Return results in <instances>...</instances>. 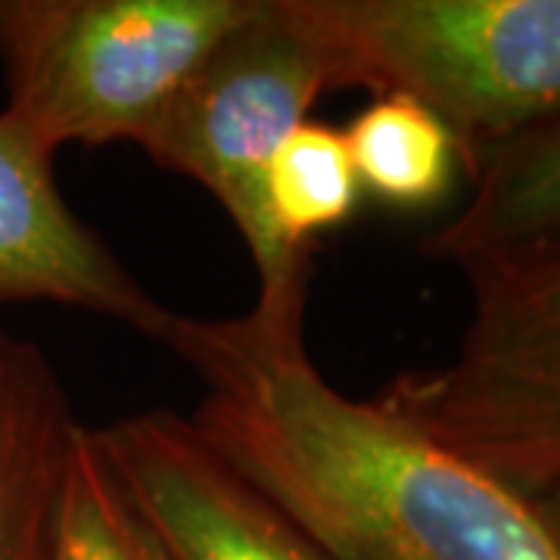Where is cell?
<instances>
[{
    "label": "cell",
    "mask_w": 560,
    "mask_h": 560,
    "mask_svg": "<svg viewBox=\"0 0 560 560\" xmlns=\"http://www.w3.org/2000/svg\"><path fill=\"white\" fill-rule=\"evenodd\" d=\"M97 436L178 560H334L175 411L128 415Z\"/></svg>",
    "instance_id": "6"
},
{
    "label": "cell",
    "mask_w": 560,
    "mask_h": 560,
    "mask_svg": "<svg viewBox=\"0 0 560 560\" xmlns=\"http://www.w3.org/2000/svg\"><path fill=\"white\" fill-rule=\"evenodd\" d=\"M361 194L399 212L440 206L458 178L452 131L405 94H377L342 131Z\"/></svg>",
    "instance_id": "10"
},
{
    "label": "cell",
    "mask_w": 560,
    "mask_h": 560,
    "mask_svg": "<svg viewBox=\"0 0 560 560\" xmlns=\"http://www.w3.org/2000/svg\"><path fill=\"white\" fill-rule=\"evenodd\" d=\"M256 0H0V109L47 153L138 143Z\"/></svg>",
    "instance_id": "4"
},
{
    "label": "cell",
    "mask_w": 560,
    "mask_h": 560,
    "mask_svg": "<svg viewBox=\"0 0 560 560\" xmlns=\"http://www.w3.org/2000/svg\"><path fill=\"white\" fill-rule=\"evenodd\" d=\"M47 153L0 113V305L57 302L162 342L172 308L153 300L75 215Z\"/></svg>",
    "instance_id": "7"
},
{
    "label": "cell",
    "mask_w": 560,
    "mask_h": 560,
    "mask_svg": "<svg viewBox=\"0 0 560 560\" xmlns=\"http://www.w3.org/2000/svg\"><path fill=\"white\" fill-rule=\"evenodd\" d=\"M533 504H536L541 521H545V526L551 529V536H555L560 545V486L558 489H551L548 495H541L539 501H533Z\"/></svg>",
    "instance_id": "13"
},
{
    "label": "cell",
    "mask_w": 560,
    "mask_h": 560,
    "mask_svg": "<svg viewBox=\"0 0 560 560\" xmlns=\"http://www.w3.org/2000/svg\"><path fill=\"white\" fill-rule=\"evenodd\" d=\"M359 200V175L340 128L302 121L268 172V209L283 243L312 253V237L352 219Z\"/></svg>",
    "instance_id": "12"
},
{
    "label": "cell",
    "mask_w": 560,
    "mask_h": 560,
    "mask_svg": "<svg viewBox=\"0 0 560 560\" xmlns=\"http://www.w3.org/2000/svg\"><path fill=\"white\" fill-rule=\"evenodd\" d=\"M458 352L371 401L523 499L560 486V253L467 268Z\"/></svg>",
    "instance_id": "5"
},
{
    "label": "cell",
    "mask_w": 560,
    "mask_h": 560,
    "mask_svg": "<svg viewBox=\"0 0 560 560\" xmlns=\"http://www.w3.org/2000/svg\"><path fill=\"white\" fill-rule=\"evenodd\" d=\"M162 346L202 383L194 430L334 560H560L533 501L342 396L305 337L175 312Z\"/></svg>",
    "instance_id": "1"
},
{
    "label": "cell",
    "mask_w": 560,
    "mask_h": 560,
    "mask_svg": "<svg viewBox=\"0 0 560 560\" xmlns=\"http://www.w3.org/2000/svg\"><path fill=\"white\" fill-rule=\"evenodd\" d=\"M47 560H178L91 427H81L69 452Z\"/></svg>",
    "instance_id": "11"
},
{
    "label": "cell",
    "mask_w": 560,
    "mask_h": 560,
    "mask_svg": "<svg viewBox=\"0 0 560 560\" xmlns=\"http://www.w3.org/2000/svg\"><path fill=\"white\" fill-rule=\"evenodd\" d=\"M455 219L427 234L423 256L460 271L560 253V116L489 153Z\"/></svg>",
    "instance_id": "9"
},
{
    "label": "cell",
    "mask_w": 560,
    "mask_h": 560,
    "mask_svg": "<svg viewBox=\"0 0 560 560\" xmlns=\"http://www.w3.org/2000/svg\"><path fill=\"white\" fill-rule=\"evenodd\" d=\"M340 91L330 50L290 0L256 10L184 81L140 150L202 184L234 221L256 268L259 293L246 318L268 337H305L312 253L287 246L268 209L271 162L320 94Z\"/></svg>",
    "instance_id": "2"
},
{
    "label": "cell",
    "mask_w": 560,
    "mask_h": 560,
    "mask_svg": "<svg viewBox=\"0 0 560 560\" xmlns=\"http://www.w3.org/2000/svg\"><path fill=\"white\" fill-rule=\"evenodd\" d=\"M79 430L54 361L0 324V560H47Z\"/></svg>",
    "instance_id": "8"
},
{
    "label": "cell",
    "mask_w": 560,
    "mask_h": 560,
    "mask_svg": "<svg viewBox=\"0 0 560 560\" xmlns=\"http://www.w3.org/2000/svg\"><path fill=\"white\" fill-rule=\"evenodd\" d=\"M340 91L405 94L458 143L467 178L560 116V0H290Z\"/></svg>",
    "instance_id": "3"
}]
</instances>
